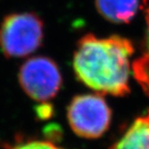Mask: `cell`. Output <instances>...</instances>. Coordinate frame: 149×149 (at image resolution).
<instances>
[{
  "mask_svg": "<svg viewBox=\"0 0 149 149\" xmlns=\"http://www.w3.org/2000/svg\"><path fill=\"white\" fill-rule=\"evenodd\" d=\"M135 47L129 39L86 34L77 41L73 56L77 79L98 93L123 97L130 93V59Z\"/></svg>",
  "mask_w": 149,
  "mask_h": 149,
  "instance_id": "cell-1",
  "label": "cell"
},
{
  "mask_svg": "<svg viewBox=\"0 0 149 149\" xmlns=\"http://www.w3.org/2000/svg\"><path fill=\"white\" fill-rule=\"evenodd\" d=\"M44 40V22L33 12L7 15L0 23V49L8 58L35 52Z\"/></svg>",
  "mask_w": 149,
  "mask_h": 149,
  "instance_id": "cell-2",
  "label": "cell"
},
{
  "mask_svg": "<svg viewBox=\"0 0 149 149\" xmlns=\"http://www.w3.org/2000/svg\"><path fill=\"white\" fill-rule=\"evenodd\" d=\"M111 109L101 94L74 96L67 108V119L73 132L83 139H99L111 123Z\"/></svg>",
  "mask_w": 149,
  "mask_h": 149,
  "instance_id": "cell-3",
  "label": "cell"
},
{
  "mask_svg": "<svg viewBox=\"0 0 149 149\" xmlns=\"http://www.w3.org/2000/svg\"><path fill=\"white\" fill-rule=\"evenodd\" d=\"M19 82L31 99L47 103L60 90L62 74L58 65L52 58L34 56L20 66Z\"/></svg>",
  "mask_w": 149,
  "mask_h": 149,
  "instance_id": "cell-4",
  "label": "cell"
},
{
  "mask_svg": "<svg viewBox=\"0 0 149 149\" xmlns=\"http://www.w3.org/2000/svg\"><path fill=\"white\" fill-rule=\"evenodd\" d=\"M141 0H95L97 11L112 23H130L141 8Z\"/></svg>",
  "mask_w": 149,
  "mask_h": 149,
  "instance_id": "cell-5",
  "label": "cell"
},
{
  "mask_svg": "<svg viewBox=\"0 0 149 149\" xmlns=\"http://www.w3.org/2000/svg\"><path fill=\"white\" fill-rule=\"evenodd\" d=\"M109 149H149V111L136 117Z\"/></svg>",
  "mask_w": 149,
  "mask_h": 149,
  "instance_id": "cell-6",
  "label": "cell"
},
{
  "mask_svg": "<svg viewBox=\"0 0 149 149\" xmlns=\"http://www.w3.org/2000/svg\"><path fill=\"white\" fill-rule=\"evenodd\" d=\"M133 74L142 90L149 97V54L143 53L132 65Z\"/></svg>",
  "mask_w": 149,
  "mask_h": 149,
  "instance_id": "cell-7",
  "label": "cell"
},
{
  "mask_svg": "<svg viewBox=\"0 0 149 149\" xmlns=\"http://www.w3.org/2000/svg\"><path fill=\"white\" fill-rule=\"evenodd\" d=\"M4 149H63L56 146L54 143L47 141H36V139H28V141H19L13 144H5Z\"/></svg>",
  "mask_w": 149,
  "mask_h": 149,
  "instance_id": "cell-8",
  "label": "cell"
},
{
  "mask_svg": "<svg viewBox=\"0 0 149 149\" xmlns=\"http://www.w3.org/2000/svg\"><path fill=\"white\" fill-rule=\"evenodd\" d=\"M52 114V107L50 105H47V103H44L43 105L39 107L38 116L41 119H46Z\"/></svg>",
  "mask_w": 149,
  "mask_h": 149,
  "instance_id": "cell-9",
  "label": "cell"
},
{
  "mask_svg": "<svg viewBox=\"0 0 149 149\" xmlns=\"http://www.w3.org/2000/svg\"><path fill=\"white\" fill-rule=\"evenodd\" d=\"M145 22H146V32H145V53L149 54V5L146 8L145 12Z\"/></svg>",
  "mask_w": 149,
  "mask_h": 149,
  "instance_id": "cell-10",
  "label": "cell"
}]
</instances>
